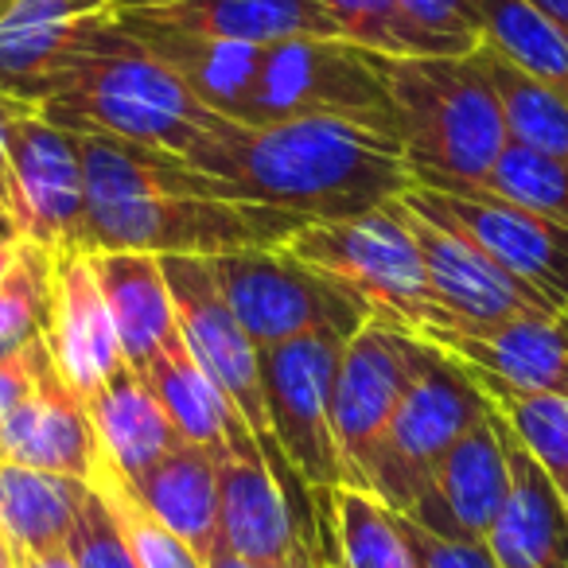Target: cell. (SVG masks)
I'll use <instances>...</instances> for the list:
<instances>
[{
  "label": "cell",
  "mask_w": 568,
  "mask_h": 568,
  "mask_svg": "<svg viewBox=\"0 0 568 568\" xmlns=\"http://www.w3.org/2000/svg\"><path fill=\"white\" fill-rule=\"evenodd\" d=\"M20 237V226L17 219H12V211L4 203H0V242H17Z\"/></svg>",
  "instance_id": "obj_47"
},
{
  "label": "cell",
  "mask_w": 568,
  "mask_h": 568,
  "mask_svg": "<svg viewBox=\"0 0 568 568\" xmlns=\"http://www.w3.org/2000/svg\"><path fill=\"white\" fill-rule=\"evenodd\" d=\"M141 378L152 386V394L160 397V405L168 409L172 425L180 428V436L187 444L203 448L206 456H214L219 464H226V459H234V456H261L257 440H253V433L245 428V420L237 417L230 397L222 394L211 374L195 363V355H191L180 335L152 358V366Z\"/></svg>",
  "instance_id": "obj_23"
},
{
  "label": "cell",
  "mask_w": 568,
  "mask_h": 568,
  "mask_svg": "<svg viewBox=\"0 0 568 568\" xmlns=\"http://www.w3.org/2000/svg\"><path fill=\"white\" fill-rule=\"evenodd\" d=\"M136 495L152 514L195 552L211 560L219 549V459L195 444H180L160 464H152L141 479H133Z\"/></svg>",
  "instance_id": "obj_27"
},
{
  "label": "cell",
  "mask_w": 568,
  "mask_h": 568,
  "mask_svg": "<svg viewBox=\"0 0 568 568\" xmlns=\"http://www.w3.org/2000/svg\"><path fill=\"white\" fill-rule=\"evenodd\" d=\"M9 183L20 237L51 257L82 253L87 237V160L82 136L59 129L40 110L9 121Z\"/></svg>",
  "instance_id": "obj_13"
},
{
  "label": "cell",
  "mask_w": 568,
  "mask_h": 568,
  "mask_svg": "<svg viewBox=\"0 0 568 568\" xmlns=\"http://www.w3.org/2000/svg\"><path fill=\"white\" fill-rule=\"evenodd\" d=\"M324 498L327 537L339 568H420L405 518L363 487H335Z\"/></svg>",
  "instance_id": "obj_29"
},
{
  "label": "cell",
  "mask_w": 568,
  "mask_h": 568,
  "mask_svg": "<svg viewBox=\"0 0 568 568\" xmlns=\"http://www.w3.org/2000/svg\"><path fill=\"white\" fill-rule=\"evenodd\" d=\"M105 296L121 339V355L136 374L152 366V358L180 335L175 327V304L160 257L133 250H98L87 253Z\"/></svg>",
  "instance_id": "obj_24"
},
{
  "label": "cell",
  "mask_w": 568,
  "mask_h": 568,
  "mask_svg": "<svg viewBox=\"0 0 568 568\" xmlns=\"http://www.w3.org/2000/svg\"><path fill=\"white\" fill-rule=\"evenodd\" d=\"M20 110H32V105H20L12 98L0 94V203L12 211V183H9V121L17 118ZM17 219V214H12Z\"/></svg>",
  "instance_id": "obj_41"
},
{
  "label": "cell",
  "mask_w": 568,
  "mask_h": 568,
  "mask_svg": "<svg viewBox=\"0 0 568 568\" xmlns=\"http://www.w3.org/2000/svg\"><path fill=\"white\" fill-rule=\"evenodd\" d=\"M118 17L152 20L250 48H273L288 40H343L335 17L320 0H183L168 9L118 12Z\"/></svg>",
  "instance_id": "obj_25"
},
{
  "label": "cell",
  "mask_w": 568,
  "mask_h": 568,
  "mask_svg": "<svg viewBox=\"0 0 568 568\" xmlns=\"http://www.w3.org/2000/svg\"><path fill=\"white\" fill-rule=\"evenodd\" d=\"M483 187L498 191V195L514 199V203L529 206V211L557 219L568 226V160L565 156H545V152H529L518 144H506L498 156L495 172Z\"/></svg>",
  "instance_id": "obj_36"
},
{
  "label": "cell",
  "mask_w": 568,
  "mask_h": 568,
  "mask_svg": "<svg viewBox=\"0 0 568 568\" xmlns=\"http://www.w3.org/2000/svg\"><path fill=\"white\" fill-rule=\"evenodd\" d=\"M20 242L24 237H17V242H0V281L9 276V268L17 265V257H20Z\"/></svg>",
  "instance_id": "obj_46"
},
{
  "label": "cell",
  "mask_w": 568,
  "mask_h": 568,
  "mask_svg": "<svg viewBox=\"0 0 568 568\" xmlns=\"http://www.w3.org/2000/svg\"><path fill=\"white\" fill-rule=\"evenodd\" d=\"M206 568H257V565H250V560H242V557H234L230 549H214V557L206 560Z\"/></svg>",
  "instance_id": "obj_45"
},
{
  "label": "cell",
  "mask_w": 568,
  "mask_h": 568,
  "mask_svg": "<svg viewBox=\"0 0 568 568\" xmlns=\"http://www.w3.org/2000/svg\"><path fill=\"white\" fill-rule=\"evenodd\" d=\"M510 490V452H506V420L490 409L475 428H467L440 467L428 479L420 503L402 518L420 529L456 541H487L498 510Z\"/></svg>",
  "instance_id": "obj_15"
},
{
  "label": "cell",
  "mask_w": 568,
  "mask_h": 568,
  "mask_svg": "<svg viewBox=\"0 0 568 568\" xmlns=\"http://www.w3.org/2000/svg\"><path fill=\"white\" fill-rule=\"evenodd\" d=\"M51 363L63 382L82 397V405L110 386L125 371L121 339L98 276L87 253H63L55 257V281H51V332H48Z\"/></svg>",
  "instance_id": "obj_19"
},
{
  "label": "cell",
  "mask_w": 568,
  "mask_h": 568,
  "mask_svg": "<svg viewBox=\"0 0 568 568\" xmlns=\"http://www.w3.org/2000/svg\"><path fill=\"white\" fill-rule=\"evenodd\" d=\"M409 541L420 557V568H498L483 541H456V537H436L405 518Z\"/></svg>",
  "instance_id": "obj_39"
},
{
  "label": "cell",
  "mask_w": 568,
  "mask_h": 568,
  "mask_svg": "<svg viewBox=\"0 0 568 568\" xmlns=\"http://www.w3.org/2000/svg\"><path fill=\"white\" fill-rule=\"evenodd\" d=\"M405 214H409L413 237L420 245L428 288H433L436 304H440L452 327H495L529 316L557 320V312L529 284L506 273L495 257H487L479 245L467 242L459 230L425 219V214L409 211V206H405Z\"/></svg>",
  "instance_id": "obj_14"
},
{
  "label": "cell",
  "mask_w": 568,
  "mask_h": 568,
  "mask_svg": "<svg viewBox=\"0 0 568 568\" xmlns=\"http://www.w3.org/2000/svg\"><path fill=\"white\" fill-rule=\"evenodd\" d=\"M48 366H51L48 335H43V339H36L32 347H24L20 355H12V358H4V363H0V425H4V417H9V413L17 409L28 394H32L36 382L43 378V371H48Z\"/></svg>",
  "instance_id": "obj_40"
},
{
  "label": "cell",
  "mask_w": 568,
  "mask_h": 568,
  "mask_svg": "<svg viewBox=\"0 0 568 568\" xmlns=\"http://www.w3.org/2000/svg\"><path fill=\"white\" fill-rule=\"evenodd\" d=\"M214 273H219L222 296L257 351L281 347L304 335L351 339L371 320L339 284L320 276L284 245L214 257Z\"/></svg>",
  "instance_id": "obj_9"
},
{
  "label": "cell",
  "mask_w": 568,
  "mask_h": 568,
  "mask_svg": "<svg viewBox=\"0 0 568 568\" xmlns=\"http://www.w3.org/2000/svg\"><path fill=\"white\" fill-rule=\"evenodd\" d=\"M397 9L444 59L471 55L483 43L475 0H397Z\"/></svg>",
  "instance_id": "obj_37"
},
{
  "label": "cell",
  "mask_w": 568,
  "mask_h": 568,
  "mask_svg": "<svg viewBox=\"0 0 568 568\" xmlns=\"http://www.w3.org/2000/svg\"><path fill=\"white\" fill-rule=\"evenodd\" d=\"M425 343L417 335L366 320L343 343L332 386V433L343 459V487L371 490V467L405 386L417 374Z\"/></svg>",
  "instance_id": "obj_12"
},
{
  "label": "cell",
  "mask_w": 568,
  "mask_h": 568,
  "mask_svg": "<svg viewBox=\"0 0 568 568\" xmlns=\"http://www.w3.org/2000/svg\"><path fill=\"white\" fill-rule=\"evenodd\" d=\"M483 74H487L490 90L503 110L506 141L529 152H545V156H565L568 160V102L534 82L526 71L498 55L495 48L479 43L475 48Z\"/></svg>",
  "instance_id": "obj_30"
},
{
  "label": "cell",
  "mask_w": 568,
  "mask_h": 568,
  "mask_svg": "<svg viewBox=\"0 0 568 568\" xmlns=\"http://www.w3.org/2000/svg\"><path fill=\"white\" fill-rule=\"evenodd\" d=\"M510 490L487 534L498 568H568V506L545 467L506 428Z\"/></svg>",
  "instance_id": "obj_22"
},
{
  "label": "cell",
  "mask_w": 568,
  "mask_h": 568,
  "mask_svg": "<svg viewBox=\"0 0 568 568\" xmlns=\"http://www.w3.org/2000/svg\"><path fill=\"white\" fill-rule=\"evenodd\" d=\"M87 498V483L67 475L36 471L0 459V529L12 557L63 549Z\"/></svg>",
  "instance_id": "obj_28"
},
{
  "label": "cell",
  "mask_w": 568,
  "mask_h": 568,
  "mask_svg": "<svg viewBox=\"0 0 568 568\" xmlns=\"http://www.w3.org/2000/svg\"><path fill=\"white\" fill-rule=\"evenodd\" d=\"M459 366L483 394L568 397V335L557 320H510L495 327H433L417 335Z\"/></svg>",
  "instance_id": "obj_16"
},
{
  "label": "cell",
  "mask_w": 568,
  "mask_h": 568,
  "mask_svg": "<svg viewBox=\"0 0 568 568\" xmlns=\"http://www.w3.org/2000/svg\"><path fill=\"white\" fill-rule=\"evenodd\" d=\"M118 24L152 59H160L206 110L242 121L245 105L253 98V87H257L265 48L214 40V36L183 32V28L152 24V20H136V17H118Z\"/></svg>",
  "instance_id": "obj_21"
},
{
  "label": "cell",
  "mask_w": 568,
  "mask_h": 568,
  "mask_svg": "<svg viewBox=\"0 0 568 568\" xmlns=\"http://www.w3.org/2000/svg\"><path fill=\"white\" fill-rule=\"evenodd\" d=\"M0 568H12V549L4 541V529H0Z\"/></svg>",
  "instance_id": "obj_48"
},
{
  "label": "cell",
  "mask_w": 568,
  "mask_h": 568,
  "mask_svg": "<svg viewBox=\"0 0 568 568\" xmlns=\"http://www.w3.org/2000/svg\"><path fill=\"white\" fill-rule=\"evenodd\" d=\"M191 168L214 175L234 203H261L304 222H343L402 199L413 168L397 136L351 121H250L222 118L199 144Z\"/></svg>",
  "instance_id": "obj_2"
},
{
  "label": "cell",
  "mask_w": 568,
  "mask_h": 568,
  "mask_svg": "<svg viewBox=\"0 0 568 568\" xmlns=\"http://www.w3.org/2000/svg\"><path fill=\"white\" fill-rule=\"evenodd\" d=\"M402 203L409 211L459 230L467 242L495 257L510 276L529 284L560 316L568 304V226L529 211L483 183L413 175Z\"/></svg>",
  "instance_id": "obj_8"
},
{
  "label": "cell",
  "mask_w": 568,
  "mask_h": 568,
  "mask_svg": "<svg viewBox=\"0 0 568 568\" xmlns=\"http://www.w3.org/2000/svg\"><path fill=\"white\" fill-rule=\"evenodd\" d=\"M284 250L339 284L371 320L409 335L448 324L428 288L420 245L402 199H389L343 222H304Z\"/></svg>",
  "instance_id": "obj_5"
},
{
  "label": "cell",
  "mask_w": 568,
  "mask_h": 568,
  "mask_svg": "<svg viewBox=\"0 0 568 568\" xmlns=\"http://www.w3.org/2000/svg\"><path fill=\"white\" fill-rule=\"evenodd\" d=\"M557 324H560V327H565V335H568V304H565V308H560V316H557Z\"/></svg>",
  "instance_id": "obj_49"
},
{
  "label": "cell",
  "mask_w": 568,
  "mask_h": 568,
  "mask_svg": "<svg viewBox=\"0 0 568 568\" xmlns=\"http://www.w3.org/2000/svg\"><path fill=\"white\" fill-rule=\"evenodd\" d=\"M94 452L98 433L87 405L51 363L32 394L0 425V459L87 483Z\"/></svg>",
  "instance_id": "obj_20"
},
{
  "label": "cell",
  "mask_w": 568,
  "mask_h": 568,
  "mask_svg": "<svg viewBox=\"0 0 568 568\" xmlns=\"http://www.w3.org/2000/svg\"><path fill=\"white\" fill-rule=\"evenodd\" d=\"M518 444L545 467L552 483L568 479V397L487 394Z\"/></svg>",
  "instance_id": "obj_35"
},
{
  "label": "cell",
  "mask_w": 568,
  "mask_h": 568,
  "mask_svg": "<svg viewBox=\"0 0 568 568\" xmlns=\"http://www.w3.org/2000/svg\"><path fill=\"white\" fill-rule=\"evenodd\" d=\"M87 413L102 452L129 479H141L168 452L187 444L180 436V428L172 425L168 409L160 405V397L152 394V386L133 366H125L110 386L98 389L87 402Z\"/></svg>",
  "instance_id": "obj_26"
},
{
  "label": "cell",
  "mask_w": 568,
  "mask_h": 568,
  "mask_svg": "<svg viewBox=\"0 0 568 568\" xmlns=\"http://www.w3.org/2000/svg\"><path fill=\"white\" fill-rule=\"evenodd\" d=\"M343 343L339 335H304L261 351L268 425L284 464L308 495L343 487V459L332 433V386Z\"/></svg>",
  "instance_id": "obj_11"
},
{
  "label": "cell",
  "mask_w": 568,
  "mask_h": 568,
  "mask_svg": "<svg viewBox=\"0 0 568 568\" xmlns=\"http://www.w3.org/2000/svg\"><path fill=\"white\" fill-rule=\"evenodd\" d=\"M12 4H17V0H0V17H4V12H9Z\"/></svg>",
  "instance_id": "obj_51"
},
{
  "label": "cell",
  "mask_w": 568,
  "mask_h": 568,
  "mask_svg": "<svg viewBox=\"0 0 568 568\" xmlns=\"http://www.w3.org/2000/svg\"><path fill=\"white\" fill-rule=\"evenodd\" d=\"M87 487L94 490L98 498L105 503L110 518L118 521L121 537H125L129 552H133L136 568H206L156 514L144 506V498L136 495L133 479L113 464L110 456L98 444L94 464H90V479Z\"/></svg>",
  "instance_id": "obj_32"
},
{
  "label": "cell",
  "mask_w": 568,
  "mask_h": 568,
  "mask_svg": "<svg viewBox=\"0 0 568 568\" xmlns=\"http://www.w3.org/2000/svg\"><path fill=\"white\" fill-rule=\"evenodd\" d=\"M51 281L55 257L40 245L20 242L17 265L0 281V363L51 332Z\"/></svg>",
  "instance_id": "obj_33"
},
{
  "label": "cell",
  "mask_w": 568,
  "mask_h": 568,
  "mask_svg": "<svg viewBox=\"0 0 568 568\" xmlns=\"http://www.w3.org/2000/svg\"><path fill=\"white\" fill-rule=\"evenodd\" d=\"M87 237L82 253L133 250L152 257H230L281 250L304 219L276 206L234 203L214 175L172 152L82 136Z\"/></svg>",
  "instance_id": "obj_1"
},
{
  "label": "cell",
  "mask_w": 568,
  "mask_h": 568,
  "mask_svg": "<svg viewBox=\"0 0 568 568\" xmlns=\"http://www.w3.org/2000/svg\"><path fill=\"white\" fill-rule=\"evenodd\" d=\"M526 4H534V9L568 40V0H526Z\"/></svg>",
  "instance_id": "obj_43"
},
{
  "label": "cell",
  "mask_w": 568,
  "mask_h": 568,
  "mask_svg": "<svg viewBox=\"0 0 568 568\" xmlns=\"http://www.w3.org/2000/svg\"><path fill=\"white\" fill-rule=\"evenodd\" d=\"M168 4H183V0H113V17H118V12H149V9H168Z\"/></svg>",
  "instance_id": "obj_44"
},
{
  "label": "cell",
  "mask_w": 568,
  "mask_h": 568,
  "mask_svg": "<svg viewBox=\"0 0 568 568\" xmlns=\"http://www.w3.org/2000/svg\"><path fill=\"white\" fill-rule=\"evenodd\" d=\"M160 268L168 276L175 304V327L195 363L214 378V386L230 397L237 417L257 440L265 464L273 475H293L284 464L281 448H276L273 425H268V402H265V378H261V351L237 324L234 308L222 296L219 273H214L211 257H160ZM296 479V475H293ZM301 483V479H296ZM284 487V479H281Z\"/></svg>",
  "instance_id": "obj_10"
},
{
  "label": "cell",
  "mask_w": 568,
  "mask_h": 568,
  "mask_svg": "<svg viewBox=\"0 0 568 568\" xmlns=\"http://www.w3.org/2000/svg\"><path fill=\"white\" fill-rule=\"evenodd\" d=\"M378 67L413 175L487 183L510 141L475 51L448 59L378 55Z\"/></svg>",
  "instance_id": "obj_4"
},
{
  "label": "cell",
  "mask_w": 568,
  "mask_h": 568,
  "mask_svg": "<svg viewBox=\"0 0 568 568\" xmlns=\"http://www.w3.org/2000/svg\"><path fill=\"white\" fill-rule=\"evenodd\" d=\"M219 545L257 568H320L293 495L261 456L219 464Z\"/></svg>",
  "instance_id": "obj_17"
},
{
  "label": "cell",
  "mask_w": 568,
  "mask_h": 568,
  "mask_svg": "<svg viewBox=\"0 0 568 568\" xmlns=\"http://www.w3.org/2000/svg\"><path fill=\"white\" fill-rule=\"evenodd\" d=\"M67 552L74 557V568H136L118 521L110 518L105 503L90 487L79 506L71 537H67Z\"/></svg>",
  "instance_id": "obj_38"
},
{
  "label": "cell",
  "mask_w": 568,
  "mask_h": 568,
  "mask_svg": "<svg viewBox=\"0 0 568 568\" xmlns=\"http://www.w3.org/2000/svg\"><path fill=\"white\" fill-rule=\"evenodd\" d=\"M490 409L495 405L467 374V366L425 343L417 374L405 386L374 456L371 495H378L394 514H413L452 444L479 425Z\"/></svg>",
  "instance_id": "obj_6"
},
{
  "label": "cell",
  "mask_w": 568,
  "mask_h": 568,
  "mask_svg": "<svg viewBox=\"0 0 568 568\" xmlns=\"http://www.w3.org/2000/svg\"><path fill=\"white\" fill-rule=\"evenodd\" d=\"M12 568H74V557L63 549H43V552H20L12 557Z\"/></svg>",
  "instance_id": "obj_42"
},
{
  "label": "cell",
  "mask_w": 568,
  "mask_h": 568,
  "mask_svg": "<svg viewBox=\"0 0 568 568\" xmlns=\"http://www.w3.org/2000/svg\"><path fill=\"white\" fill-rule=\"evenodd\" d=\"M113 0H17L0 17V94L40 110Z\"/></svg>",
  "instance_id": "obj_18"
},
{
  "label": "cell",
  "mask_w": 568,
  "mask_h": 568,
  "mask_svg": "<svg viewBox=\"0 0 568 568\" xmlns=\"http://www.w3.org/2000/svg\"><path fill=\"white\" fill-rule=\"evenodd\" d=\"M40 113L79 136L144 144L180 160L222 125V113L206 110L118 24V17L90 28Z\"/></svg>",
  "instance_id": "obj_3"
},
{
  "label": "cell",
  "mask_w": 568,
  "mask_h": 568,
  "mask_svg": "<svg viewBox=\"0 0 568 568\" xmlns=\"http://www.w3.org/2000/svg\"><path fill=\"white\" fill-rule=\"evenodd\" d=\"M483 43L568 102V40L526 0H475Z\"/></svg>",
  "instance_id": "obj_31"
},
{
  "label": "cell",
  "mask_w": 568,
  "mask_h": 568,
  "mask_svg": "<svg viewBox=\"0 0 568 568\" xmlns=\"http://www.w3.org/2000/svg\"><path fill=\"white\" fill-rule=\"evenodd\" d=\"M304 118L351 121L397 136L378 55L347 40H288L265 48L242 121L268 125Z\"/></svg>",
  "instance_id": "obj_7"
},
{
  "label": "cell",
  "mask_w": 568,
  "mask_h": 568,
  "mask_svg": "<svg viewBox=\"0 0 568 568\" xmlns=\"http://www.w3.org/2000/svg\"><path fill=\"white\" fill-rule=\"evenodd\" d=\"M557 490H560V498H565V506H568V479H560Z\"/></svg>",
  "instance_id": "obj_50"
},
{
  "label": "cell",
  "mask_w": 568,
  "mask_h": 568,
  "mask_svg": "<svg viewBox=\"0 0 568 568\" xmlns=\"http://www.w3.org/2000/svg\"><path fill=\"white\" fill-rule=\"evenodd\" d=\"M339 24L343 40L386 59H444L409 20L397 0H320Z\"/></svg>",
  "instance_id": "obj_34"
}]
</instances>
